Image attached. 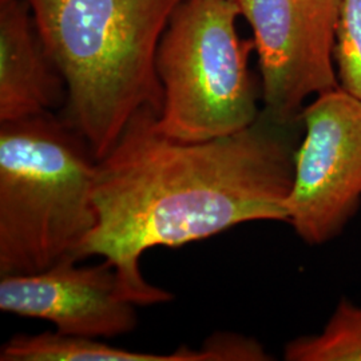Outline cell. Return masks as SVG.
Masks as SVG:
<instances>
[{"label": "cell", "mask_w": 361, "mask_h": 361, "mask_svg": "<svg viewBox=\"0 0 361 361\" xmlns=\"http://www.w3.org/2000/svg\"><path fill=\"white\" fill-rule=\"evenodd\" d=\"M286 361H361V308L341 300L323 331L301 336L284 348Z\"/></svg>", "instance_id": "10"}, {"label": "cell", "mask_w": 361, "mask_h": 361, "mask_svg": "<svg viewBox=\"0 0 361 361\" xmlns=\"http://www.w3.org/2000/svg\"><path fill=\"white\" fill-rule=\"evenodd\" d=\"M1 361H213L212 349L180 347L173 353L131 352L102 343L99 338L44 332L15 335L0 350Z\"/></svg>", "instance_id": "9"}, {"label": "cell", "mask_w": 361, "mask_h": 361, "mask_svg": "<svg viewBox=\"0 0 361 361\" xmlns=\"http://www.w3.org/2000/svg\"><path fill=\"white\" fill-rule=\"evenodd\" d=\"M67 256L46 271L0 277V310L54 324L55 332L87 338L128 335L138 325L137 307L116 267L78 265Z\"/></svg>", "instance_id": "7"}, {"label": "cell", "mask_w": 361, "mask_h": 361, "mask_svg": "<svg viewBox=\"0 0 361 361\" xmlns=\"http://www.w3.org/2000/svg\"><path fill=\"white\" fill-rule=\"evenodd\" d=\"M238 18L233 0H182L173 13L155 59L164 90L157 125L165 135L201 142L257 121V87L249 70L255 46L238 35Z\"/></svg>", "instance_id": "4"}, {"label": "cell", "mask_w": 361, "mask_h": 361, "mask_svg": "<svg viewBox=\"0 0 361 361\" xmlns=\"http://www.w3.org/2000/svg\"><path fill=\"white\" fill-rule=\"evenodd\" d=\"M300 119L305 134L297 146L288 222L304 243L322 245L361 205V99L337 87L317 95Z\"/></svg>", "instance_id": "5"}, {"label": "cell", "mask_w": 361, "mask_h": 361, "mask_svg": "<svg viewBox=\"0 0 361 361\" xmlns=\"http://www.w3.org/2000/svg\"><path fill=\"white\" fill-rule=\"evenodd\" d=\"M65 79L66 121L98 161L141 109L161 113V38L182 0H27Z\"/></svg>", "instance_id": "2"}, {"label": "cell", "mask_w": 361, "mask_h": 361, "mask_svg": "<svg viewBox=\"0 0 361 361\" xmlns=\"http://www.w3.org/2000/svg\"><path fill=\"white\" fill-rule=\"evenodd\" d=\"M335 63L340 87L361 99V0H341Z\"/></svg>", "instance_id": "11"}, {"label": "cell", "mask_w": 361, "mask_h": 361, "mask_svg": "<svg viewBox=\"0 0 361 361\" xmlns=\"http://www.w3.org/2000/svg\"><path fill=\"white\" fill-rule=\"evenodd\" d=\"M233 1H235V3H238V1H240V0H233Z\"/></svg>", "instance_id": "12"}, {"label": "cell", "mask_w": 361, "mask_h": 361, "mask_svg": "<svg viewBox=\"0 0 361 361\" xmlns=\"http://www.w3.org/2000/svg\"><path fill=\"white\" fill-rule=\"evenodd\" d=\"M261 73L262 113L283 125L301 122L310 97L340 87L336 31L341 0H240Z\"/></svg>", "instance_id": "6"}, {"label": "cell", "mask_w": 361, "mask_h": 361, "mask_svg": "<svg viewBox=\"0 0 361 361\" xmlns=\"http://www.w3.org/2000/svg\"><path fill=\"white\" fill-rule=\"evenodd\" d=\"M66 95L27 0H0V122L52 113Z\"/></svg>", "instance_id": "8"}, {"label": "cell", "mask_w": 361, "mask_h": 361, "mask_svg": "<svg viewBox=\"0 0 361 361\" xmlns=\"http://www.w3.org/2000/svg\"><path fill=\"white\" fill-rule=\"evenodd\" d=\"M97 159L54 113L0 122V277L51 268L97 226Z\"/></svg>", "instance_id": "3"}, {"label": "cell", "mask_w": 361, "mask_h": 361, "mask_svg": "<svg viewBox=\"0 0 361 361\" xmlns=\"http://www.w3.org/2000/svg\"><path fill=\"white\" fill-rule=\"evenodd\" d=\"M158 111L130 119L113 149L97 161L92 200L97 226L79 259L110 261L135 305L173 295L149 284L140 259L155 246L177 247L252 221H286L302 122L283 125L262 111L231 135L201 142L158 129Z\"/></svg>", "instance_id": "1"}]
</instances>
